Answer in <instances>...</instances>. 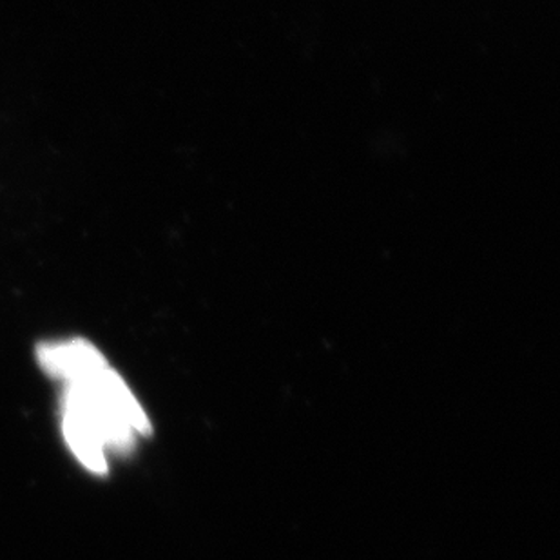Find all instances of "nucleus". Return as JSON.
<instances>
[{
	"instance_id": "1",
	"label": "nucleus",
	"mask_w": 560,
	"mask_h": 560,
	"mask_svg": "<svg viewBox=\"0 0 560 560\" xmlns=\"http://www.w3.org/2000/svg\"><path fill=\"white\" fill-rule=\"evenodd\" d=\"M63 430H66L68 443L71 444L74 454L79 455V459L90 470L106 474V457H104V444L101 438L88 423V419L68 402H63Z\"/></svg>"
}]
</instances>
